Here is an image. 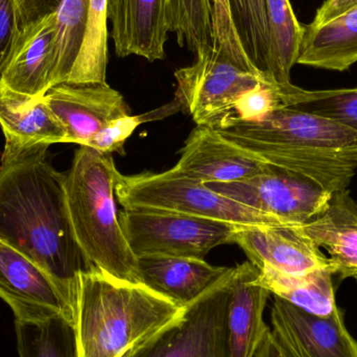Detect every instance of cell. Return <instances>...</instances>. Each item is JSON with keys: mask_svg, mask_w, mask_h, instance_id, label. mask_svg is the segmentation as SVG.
<instances>
[{"mask_svg": "<svg viewBox=\"0 0 357 357\" xmlns=\"http://www.w3.org/2000/svg\"><path fill=\"white\" fill-rule=\"evenodd\" d=\"M357 6V0H325L310 24L321 25L337 18Z\"/></svg>", "mask_w": 357, "mask_h": 357, "instance_id": "obj_35", "label": "cell"}, {"mask_svg": "<svg viewBox=\"0 0 357 357\" xmlns=\"http://www.w3.org/2000/svg\"><path fill=\"white\" fill-rule=\"evenodd\" d=\"M121 230L136 257L175 256L204 259L214 248L231 243L239 225L157 209H126Z\"/></svg>", "mask_w": 357, "mask_h": 357, "instance_id": "obj_8", "label": "cell"}, {"mask_svg": "<svg viewBox=\"0 0 357 357\" xmlns=\"http://www.w3.org/2000/svg\"><path fill=\"white\" fill-rule=\"evenodd\" d=\"M356 63L357 6L324 24H302L297 64L342 73Z\"/></svg>", "mask_w": 357, "mask_h": 357, "instance_id": "obj_21", "label": "cell"}, {"mask_svg": "<svg viewBox=\"0 0 357 357\" xmlns=\"http://www.w3.org/2000/svg\"><path fill=\"white\" fill-rule=\"evenodd\" d=\"M56 14L20 29L0 85L41 98L54 86L56 69Z\"/></svg>", "mask_w": 357, "mask_h": 357, "instance_id": "obj_16", "label": "cell"}, {"mask_svg": "<svg viewBox=\"0 0 357 357\" xmlns=\"http://www.w3.org/2000/svg\"><path fill=\"white\" fill-rule=\"evenodd\" d=\"M287 108L318 115L357 133V87L308 91L296 86Z\"/></svg>", "mask_w": 357, "mask_h": 357, "instance_id": "obj_27", "label": "cell"}, {"mask_svg": "<svg viewBox=\"0 0 357 357\" xmlns=\"http://www.w3.org/2000/svg\"><path fill=\"white\" fill-rule=\"evenodd\" d=\"M183 310L146 285L121 280L96 266L79 273L73 321L79 357H123Z\"/></svg>", "mask_w": 357, "mask_h": 357, "instance_id": "obj_3", "label": "cell"}, {"mask_svg": "<svg viewBox=\"0 0 357 357\" xmlns=\"http://www.w3.org/2000/svg\"><path fill=\"white\" fill-rule=\"evenodd\" d=\"M266 165L293 172L331 192L348 188L357 169V133L335 121L291 108L253 121L215 128Z\"/></svg>", "mask_w": 357, "mask_h": 357, "instance_id": "obj_2", "label": "cell"}, {"mask_svg": "<svg viewBox=\"0 0 357 357\" xmlns=\"http://www.w3.org/2000/svg\"><path fill=\"white\" fill-rule=\"evenodd\" d=\"M137 260L142 284L181 307H186L201 297L229 270L197 258L144 255Z\"/></svg>", "mask_w": 357, "mask_h": 357, "instance_id": "obj_18", "label": "cell"}, {"mask_svg": "<svg viewBox=\"0 0 357 357\" xmlns=\"http://www.w3.org/2000/svg\"><path fill=\"white\" fill-rule=\"evenodd\" d=\"M302 225L238 226L231 243L239 245L258 270L268 268L287 275L331 270L335 274L328 256L306 234Z\"/></svg>", "mask_w": 357, "mask_h": 357, "instance_id": "obj_10", "label": "cell"}, {"mask_svg": "<svg viewBox=\"0 0 357 357\" xmlns=\"http://www.w3.org/2000/svg\"><path fill=\"white\" fill-rule=\"evenodd\" d=\"M268 22L266 75L281 87H291V71L297 64L302 24L289 0H266Z\"/></svg>", "mask_w": 357, "mask_h": 357, "instance_id": "obj_23", "label": "cell"}, {"mask_svg": "<svg viewBox=\"0 0 357 357\" xmlns=\"http://www.w3.org/2000/svg\"><path fill=\"white\" fill-rule=\"evenodd\" d=\"M19 357H79L75 325L59 316L43 322L16 320Z\"/></svg>", "mask_w": 357, "mask_h": 357, "instance_id": "obj_24", "label": "cell"}, {"mask_svg": "<svg viewBox=\"0 0 357 357\" xmlns=\"http://www.w3.org/2000/svg\"><path fill=\"white\" fill-rule=\"evenodd\" d=\"M66 132L64 144L85 146L115 119L130 115L123 96L107 83H62L44 96Z\"/></svg>", "mask_w": 357, "mask_h": 357, "instance_id": "obj_12", "label": "cell"}, {"mask_svg": "<svg viewBox=\"0 0 357 357\" xmlns=\"http://www.w3.org/2000/svg\"><path fill=\"white\" fill-rule=\"evenodd\" d=\"M63 0H15L20 29L56 14Z\"/></svg>", "mask_w": 357, "mask_h": 357, "instance_id": "obj_34", "label": "cell"}, {"mask_svg": "<svg viewBox=\"0 0 357 357\" xmlns=\"http://www.w3.org/2000/svg\"><path fill=\"white\" fill-rule=\"evenodd\" d=\"M195 56L190 66L175 73L174 102L197 126L220 127L245 93L264 82L275 83L266 73L241 66L213 45L202 48Z\"/></svg>", "mask_w": 357, "mask_h": 357, "instance_id": "obj_7", "label": "cell"}, {"mask_svg": "<svg viewBox=\"0 0 357 357\" xmlns=\"http://www.w3.org/2000/svg\"><path fill=\"white\" fill-rule=\"evenodd\" d=\"M259 270L252 262L233 268L232 294L229 305L228 329L233 357H254L268 331L264 307L271 291L256 282Z\"/></svg>", "mask_w": 357, "mask_h": 357, "instance_id": "obj_19", "label": "cell"}, {"mask_svg": "<svg viewBox=\"0 0 357 357\" xmlns=\"http://www.w3.org/2000/svg\"><path fill=\"white\" fill-rule=\"evenodd\" d=\"M0 298L16 320L43 322L62 316L75 321L73 307L54 281L29 258L0 241Z\"/></svg>", "mask_w": 357, "mask_h": 357, "instance_id": "obj_11", "label": "cell"}, {"mask_svg": "<svg viewBox=\"0 0 357 357\" xmlns=\"http://www.w3.org/2000/svg\"><path fill=\"white\" fill-rule=\"evenodd\" d=\"M119 176L112 155L79 146L64 174L67 210L75 239L92 266L121 280L142 283L115 204Z\"/></svg>", "mask_w": 357, "mask_h": 357, "instance_id": "obj_4", "label": "cell"}, {"mask_svg": "<svg viewBox=\"0 0 357 357\" xmlns=\"http://www.w3.org/2000/svg\"><path fill=\"white\" fill-rule=\"evenodd\" d=\"M241 45L254 66L266 75L268 22L266 0H229Z\"/></svg>", "mask_w": 357, "mask_h": 357, "instance_id": "obj_29", "label": "cell"}, {"mask_svg": "<svg viewBox=\"0 0 357 357\" xmlns=\"http://www.w3.org/2000/svg\"><path fill=\"white\" fill-rule=\"evenodd\" d=\"M41 149L0 165V241L42 268L75 314L79 273L93 268L79 248L67 210L64 174Z\"/></svg>", "mask_w": 357, "mask_h": 357, "instance_id": "obj_1", "label": "cell"}, {"mask_svg": "<svg viewBox=\"0 0 357 357\" xmlns=\"http://www.w3.org/2000/svg\"><path fill=\"white\" fill-rule=\"evenodd\" d=\"M233 268L177 319L136 344L123 357H233L228 314Z\"/></svg>", "mask_w": 357, "mask_h": 357, "instance_id": "obj_6", "label": "cell"}, {"mask_svg": "<svg viewBox=\"0 0 357 357\" xmlns=\"http://www.w3.org/2000/svg\"><path fill=\"white\" fill-rule=\"evenodd\" d=\"M108 20V0H90L83 45L67 83H106Z\"/></svg>", "mask_w": 357, "mask_h": 357, "instance_id": "obj_25", "label": "cell"}, {"mask_svg": "<svg viewBox=\"0 0 357 357\" xmlns=\"http://www.w3.org/2000/svg\"><path fill=\"white\" fill-rule=\"evenodd\" d=\"M331 270L314 271L303 275H287L271 268H260L256 282L296 307L329 316L337 307Z\"/></svg>", "mask_w": 357, "mask_h": 357, "instance_id": "obj_22", "label": "cell"}, {"mask_svg": "<svg viewBox=\"0 0 357 357\" xmlns=\"http://www.w3.org/2000/svg\"><path fill=\"white\" fill-rule=\"evenodd\" d=\"M271 319L272 331L294 357H357V341L339 307L317 316L274 296Z\"/></svg>", "mask_w": 357, "mask_h": 357, "instance_id": "obj_13", "label": "cell"}, {"mask_svg": "<svg viewBox=\"0 0 357 357\" xmlns=\"http://www.w3.org/2000/svg\"><path fill=\"white\" fill-rule=\"evenodd\" d=\"M115 197L126 209L165 210L239 226L282 224L174 169L159 174H121Z\"/></svg>", "mask_w": 357, "mask_h": 357, "instance_id": "obj_5", "label": "cell"}, {"mask_svg": "<svg viewBox=\"0 0 357 357\" xmlns=\"http://www.w3.org/2000/svg\"><path fill=\"white\" fill-rule=\"evenodd\" d=\"M0 127L6 138L2 161L13 160L54 144H64L66 132L46 104L0 85Z\"/></svg>", "mask_w": 357, "mask_h": 357, "instance_id": "obj_15", "label": "cell"}, {"mask_svg": "<svg viewBox=\"0 0 357 357\" xmlns=\"http://www.w3.org/2000/svg\"><path fill=\"white\" fill-rule=\"evenodd\" d=\"M254 357H294L270 328L262 337Z\"/></svg>", "mask_w": 357, "mask_h": 357, "instance_id": "obj_36", "label": "cell"}, {"mask_svg": "<svg viewBox=\"0 0 357 357\" xmlns=\"http://www.w3.org/2000/svg\"><path fill=\"white\" fill-rule=\"evenodd\" d=\"M89 1L63 0L56 13V69L54 86L68 82L77 62L87 29Z\"/></svg>", "mask_w": 357, "mask_h": 357, "instance_id": "obj_26", "label": "cell"}, {"mask_svg": "<svg viewBox=\"0 0 357 357\" xmlns=\"http://www.w3.org/2000/svg\"><path fill=\"white\" fill-rule=\"evenodd\" d=\"M211 6L212 45L241 66L258 70L241 45L233 22L229 0H211Z\"/></svg>", "mask_w": 357, "mask_h": 357, "instance_id": "obj_31", "label": "cell"}, {"mask_svg": "<svg viewBox=\"0 0 357 357\" xmlns=\"http://www.w3.org/2000/svg\"><path fill=\"white\" fill-rule=\"evenodd\" d=\"M282 224H306L320 215L333 192L293 172L268 165L259 175L233 183H206Z\"/></svg>", "mask_w": 357, "mask_h": 357, "instance_id": "obj_9", "label": "cell"}, {"mask_svg": "<svg viewBox=\"0 0 357 357\" xmlns=\"http://www.w3.org/2000/svg\"><path fill=\"white\" fill-rule=\"evenodd\" d=\"M167 14L178 45L195 54L212 45L211 0H167Z\"/></svg>", "mask_w": 357, "mask_h": 357, "instance_id": "obj_28", "label": "cell"}, {"mask_svg": "<svg viewBox=\"0 0 357 357\" xmlns=\"http://www.w3.org/2000/svg\"><path fill=\"white\" fill-rule=\"evenodd\" d=\"M294 88V84L284 88L271 81L264 82L236 102L232 114L222 123L230 121H257L278 109L287 108V96Z\"/></svg>", "mask_w": 357, "mask_h": 357, "instance_id": "obj_30", "label": "cell"}, {"mask_svg": "<svg viewBox=\"0 0 357 357\" xmlns=\"http://www.w3.org/2000/svg\"><path fill=\"white\" fill-rule=\"evenodd\" d=\"M152 113L144 115H128L115 119L100 130L92 139L87 142L85 146L93 149L100 154L112 155L115 152H123V144L126 140L133 134V132L142 123L153 121Z\"/></svg>", "mask_w": 357, "mask_h": 357, "instance_id": "obj_32", "label": "cell"}, {"mask_svg": "<svg viewBox=\"0 0 357 357\" xmlns=\"http://www.w3.org/2000/svg\"><path fill=\"white\" fill-rule=\"evenodd\" d=\"M180 154L173 169L205 184L241 182L259 175L268 167L215 129L204 126H197L191 132Z\"/></svg>", "mask_w": 357, "mask_h": 357, "instance_id": "obj_14", "label": "cell"}, {"mask_svg": "<svg viewBox=\"0 0 357 357\" xmlns=\"http://www.w3.org/2000/svg\"><path fill=\"white\" fill-rule=\"evenodd\" d=\"M108 19L117 56L135 54L150 62L165 58L167 0H108Z\"/></svg>", "mask_w": 357, "mask_h": 357, "instance_id": "obj_17", "label": "cell"}, {"mask_svg": "<svg viewBox=\"0 0 357 357\" xmlns=\"http://www.w3.org/2000/svg\"><path fill=\"white\" fill-rule=\"evenodd\" d=\"M302 227L319 248H325L340 278L357 281V204L348 188L335 191L326 209Z\"/></svg>", "mask_w": 357, "mask_h": 357, "instance_id": "obj_20", "label": "cell"}, {"mask_svg": "<svg viewBox=\"0 0 357 357\" xmlns=\"http://www.w3.org/2000/svg\"><path fill=\"white\" fill-rule=\"evenodd\" d=\"M19 31L20 27L15 0H0V81Z\"/></svg>", "mask_w": 357, "mask_h": 357, "instance_id": "obj_33", "label": "cell"}]
</instances>
